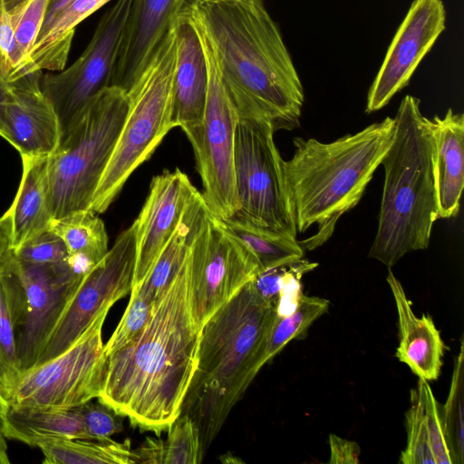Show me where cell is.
I'll return each instance as SVG.
<instances>
[{"label":"cell","instance_id":"35","mask_svg":"<svg viewBox=\"0 0 464 464\" xmlns=\"http://www.w3.org/2000/svg\"><path fill=\"white\" fill-rule=\"evenodd\" d=\"M11 256L18 262L34 265L63 263L69 257L63 239L49 228L11 250Z\"/></svg>","mask_w":464,"mask_h":464},{"label":"cell","instance_id":"8","mask_svg":"<svg viewBox=\"0 0 464 464\" xmlns=\"http://www.w3.org/2000/svg\"><path fill=\"white\" fill-rule=\"evenodd\" d=\"M273 124L264 118L238 117L234 139L237 214L252 223L297 236L282 159Z\"/></svg>","mask_w":464,"mask_h":464},{"label":"cell","instance_id":"41","mask_svg":"<svg viewBox=\"0 0 464 464\" xmlns=\"http://www.w3.org/2000/svg\"><path fill=\"white\" fill-rule=\"evenodd\" d=\"M12 219L9 209L0 218V266L11 253Z\"/></svg>","mask_w":464,"mask_h":464},{"label":"cell","instance_id":"2","mask_svg":"<svg viewBox=\"0 0 464 464\" xmlns=\"http://www.w3.org/2000/svg\"><path fill=\"white\" fill-rule=\"evenodd\" d=\"M179 13L209 47L238 117L266 119L276 130L299 124L304 87L264 0H188Z\"/></svg>","mask_w":464,"mask_h":464},{"label":"cell","instance_id":"21","mask_svg":"<svg viewBox=\"0 0 464 464\" xmlns=\"http://www.w3.org/2000/svg\"><path fill=\"white\" fill-rule=\"evenodd\" d=\"M439 218L459 214L464 187V114L448 109L429 119Z\"/></svg>","mask_w":464,"mask_h":464},{"label":"cell","instance_id":"22","mask_svg":"<svg viewBox=\"0 0 464 464\" xmlns=\"http://www.w3.org/2000/svg\"><path fill=\"white\" fill-rule=\"evenodd\" d=\"M23 174L9 208L12 219L11 250L49 228L53 219L48 158L21 157Z\"/></svg>","mask_w":464,"mask_h":464},{"label":"cell","instance_id":"1","mask_svg":"<svg viewBox=\"0 0 464 464\" xmlns=\"http://www.w3.org/2000/svg\"><path fill=\"white\" fill-rule=\"evenodd\" d=\"M201 328L190 301L188 256L140 334L106 357L99 401L142 430H168L197 369Z\"/></svg>","mask_w":464,"mask_h":464},{"label":"cell","instance_id":"45","mask_svg":"<svg viewBox=\"0 0 464 464\" xmlns=\"http://www.w3.org/2000/svg\"><path fill=\"white\" fill-rule=\"evenodd\" d=\"M10 459L7 453V445L5 443V436L0 431V464H8Z\"/></svg>","mask_w":464,"mask_h":464},{"label":"cell","instance_id":"17","mask_svg":"<svg viewBox=\"0 0 464 464\" xmlns=\"http://www.w3.org/2000/svg\"><path fill=\"white\" fill-rule=\"evenodd\" d=\"M42 74L34 71L11 82L2 137L21 157L49 158L61 139L58 117L41 88Z\"/></svg>","mask_w":464,"mask_h":464},{"label":"cell","instance_id":"3","mask_svg":"<svg viewBox=\"0 0 464 464\" xmlns=\"http://www.w3.org/2000/svg\"><path fill=\"white\" fill-rule=\"evenodd\" d=\"M276 315V305L250 281L202 325L197 369L181 409L198 427L202 451L265 365Z\"/></svg>","mask_w":464,"mask_h":464},{"label":"cell","instance_id":"38","mask_svg":"<svg viewBox=\"0 0 464 464\" xmlns=\"http://www.w3.org/2000/svg\"><path fill=\"white\" fill-rule=\"evenodd\" d=\"M27 72L17 54L10 13L0 11V80L13 82Z\"/></svg>","mask_w":464,"mask_h":464},{"label":"cell","instance_id":"33","mask_svg":"<svg viewBox=\"0 0 464 464\" xmlns=\"http://www.w3.org/2000/svg\"><path fill=\"white\" fill-rule=\"evenodd\" d=\"M405 416L407 446L401 452L399 462L401 464H435L423 404L417 389L411 392V407Z\"/></svg>","mask_w":464,"mask_h":464},{"label":"cell","instance_id":"39","mask_svg":"<svg viewBox=\"0 0 464 464\" xmlns=\"http://www.w3.org/2000/svg\"><path fill=\"white\" fill-rule=\"evenodd\" d=\"M331 464H357L361 450L359 445L351 440L340 438L335 434L329 436Z\"/></svg>","mask_w":464,"mask_h":464},{"label":"cell","instance_id":"18","mask_svg":"<svg viewBox=\"0 0 464 464\" xmlns=\"http://www.w3.org/2000/svg\"><path fill=\"white\" fill-rule=\"evenodd\" d=\"M188 0H133L112 72L111 86L128 92Z\"/></svg>","mask_w":464,"mask_h":464},{"label":"cell","instance_id":"20","mask_svg":"<svg viewBox=\"0 0 464 464\" xmlns=\"http://www.w3.org/2000/svg\"><path fill=\"white\" fill-rule=\"evenodd\" d=\"M398 314L400 343L396 357L419 378L429 381L440 376L445 344L430 315L418 317L406 293L392 271L386 277Z\"/></svg>","mask_w":464,"mask_h":464},{"label":"cell","instance_id":"46","mask_svg":"<svg viewBox=\"0 0 464 464\" xmlns=\"http://www.w3.org/2000/svg\"><path fill=\"white\" fill-rule=\"evenodd\" d=\"M8 405L0 396V431L2 432V427L5 421V413L7 411Z\"/></svg>","mask_w":464,"mask_h":464},{"label":"cell","instance_id":"30","mask_svg":"<svg viewBox=\"0 0 464 464\" xmlns=\"http://www.w3.org/2000/svg\"><path fill=\"white\" fill-rule=\"evenodd\" d=\"M446 439L452 464L464 462V345L460 340L455 357L450 388L446 402L441 404Z\"/></svg>","mask_w":464,"mask_h":464},{"label":"cell","instance_id":"15","mask_svg":"<svg viewBox=\"0 0 464 464\" xmlns=\"http://www.w3.org/2000/svg\"><path fill=\"white\" fill-rule=\"evenodd\" d=\"M446 27L442 0H413L398 27L367 95L366 112L381 110L406 87Z\"/></svg>","mask_w":464,"mask_h":464},{"label":"cell","instance_id":"42","mask_svg":"<svg viewBox=\"0 0 464 464\" xmlns=\"http://www.w3.org/2000/svg\"><path fill=\"white\" fill-rule=\"evenodd\" d=\"M72 0H49L47 10L45 13L44 20L42 25L41 32H44L54 17L63 11Z\"/></svg>","mask_w":464,"mask_h":464},{"label":"cell","instance_id":"5","mask_svg":"<svg viewBox=\"0 0 464 464\" xmlns=\"http://www.w3.org/2000/svg\"><path fill=\"white\" fill-rule=\"evenodd\" d=\"M420 105L412 95L401 100L394 137L381 162L384 183L369 256L389 268L407 253L426 249L439 219L432 133Z\"/></svg>","mask_w":464,"mask_h":464},{"label":"cell","instance_id":"16","mask_svg":"<svg viewBox=\"0 0 464 464\" xmlns=\"http://www.w3.org/2000/svg\"><path fill=\"white\" fill-rule=\"evenodd\" d=\"M198 192L179 168L166 169L152 178L147 198L133 222L136 240L133 286L150 270Z\"/></svg>","mask_w":464,"mask_h":464},{"label":"cell","instance_id":"36","mask_svg":"<svg viewBox=\"0 0 464 464\" xmlns=\"http://www.w3.org/2000/svg\"><path fill=\"white\" fill-rule=\"evenodd\" d=\"M417 390L423 404L435 464H452L441 415V404L436 400L426 380L419 378Z\"/></svg>","mask_w":464,"mask_h":464},{"label":"cell","instance_id":"40","mask_svg":"<svg viewBox=\"0 0 464 464\" xmlns=\"http://www.w3.org/2000/svg\"><path fill=\"white\" fill-rule=\"evenodd\" d=\"M137 463L163 464V440L147 438L140 449L134 451Z\"/></svg>","mask_w":464,"mask_h":464},{"label":"cell","instance_id":"32","mask_svg":"<svg viewBox=\"0 0 464 464\" xmlns=\"http://www.w3.org/2000/svg\"><path fill=\"white\" fill-rule=\"evenodd\" d=\"M163 441V464H196L201 461L199 432L194 420L186 413L169 426Z\"/></svg>","mask_w":464,"mask_h":464},{"label":"cell","instance_id":"14","mask_svg":"<svg viewBox=\"0 0 464 464\" xmlns=\"http://www.w3.org/2000/svg\"><path fill=\"white\" fill-rule=\"evenodd\" d=\"M13 268L23 290L16 330V354L21 373L35 365L50 334L84 275L67 260L34 265L14 260Z\"/></svg>","mask_w":464,"mask_h":464},{"label":"cell","instance_id":"7","mask_svg":"<svg viewBox=\"0 0 464 464\" xmlns=\"http://www.w3.org/2000/svg\"><path fill=\"white\" fill-rule=\"evenodd\" d=\"M129 107L127 92L102 90L62 133L48 158L53 219L89 209Z\"/></svg>","mask_w":464,"mask_h":464},{"label":"cell","instance_id":"25","mask_svg":"<svg viewBox=\"0 0 464 464\" xmlns=\"http://www.w3.org/2000/svg\"><path fill=\"white\" fill-rule=\"evenodd\" d=\"M110 0H72L42 32L30 53L33 71L65 68L76 26Z\"/></svg>","mask_w":464,"mask_h":464},{"label":"cell","instance_id":"6","mask_svg":"<svg viewBox=\"0 0 464 464\" xmlns=\"http://www.w3.org/2000/svg\"><path fill=\"white\" fill-rule=\"evenodd\" d=\"M176 40L174 23L127 92L129 107L124 122L89 208L97 214L109 208L130 176L175 128Z\"/></svg>","mask_w":464,"mask_h":464},{"label":"cell","instance_id":"24","mask_svg":"<svg viewBox=\"0 0 464 464\" xmlns=\"http://www.w3.org/2000/svg\"><path fill=\"white\" fill-rule=\"evenodd\" d=\"M22 303V285L9 256L0 266V396L6 404L22 374L16 354Z\"/></svg>","mask_w":464,"mask_h":464},{"label":"cell","instance_id":"34","mask_svg":"<svg viewBox=\"0 0 464 464\" xmlns=\"http://www.w3.org/2000/svg\"><path fill=\"white\" fill-rule=\"evenodd\" d=\"M152 307L153 304L137 288L132 287L125 313L104 345L106 357L126 346L140 334L150 317Z\"/></svg>","mask_w":464,"mask_h":464},{"label":"cell","instance_id":"43","mask_svg":"<svg viewBox=\"0 0 464 464\" xmlns=\"http://www.w3.org/2000/svg\"><path fill=\"white\" fill-rule=\"evenodd\" d=\"M11 82L0 80V136L4 133L5 114L11 96Z\"/></svg>","mask_w":464,"mask_h":464},{"label":"cell","instance_id":"10","mask_svg":"<svg viewBox=\"0 0 464 464\" xmlns=\"http://www.w3.org/2000/svg\"><path fill=\"white\" fill-rule=\"evenodd\" d=\"M197 32L207 62L208 85L201 127L188 141L202 181L201 196L210 214L225 220L239 211L234 176V139L238 115L209 47Z\"/></svg>","mask_w":464,"mask_h":464},{"label":"cell","instance_id":"28","mask_svg":"<svg viewBox=\"0 0 464 464\" xmlns=\"http://www.w3.org/2000/svg\"><path fill=\"white\" fill-rule=\"evenodd\" d=\"M44 464H133L137 463L130 440L87 442L82 440L48 439L36 442Z\"/></svg>","mask_w":464,"mask_h":464},{"label":"cell","instance_id":"26","mask_svg":"<svg viewBox=\"0 0 464 464\" xmlns=\"http://www.w3.org/2000/svg\"><path fill=\"white\" fill-rule=\"evenodd\" d=\"M49 229L63 239L69 259L85 270L100 262L109 251L105 225L90 209L53 219Z\"/></svg>","mask_w":464,"mask_h":464},{"label":"cell","instance_id":"11","mask_svg":"<svg viewBox=\"0 0 464 464\" xmlns=\"http://www.w3.org/2000/svg\"><path fill=\"white\" fill-rule=\"evenodd\" d=\"M132 4L133 0H117L102 16L89 44L72 65L42 74L41 88L58 117L61 135L102 90L111 86Z\"/></svg>","mask_w":464,"mask_h":464},{"label":"cell","instance_id":"27","mask_svg":"<svg viewBox=\"0 0 464 464\" xmlns=\"http://www.w3.org/2000/svg\"><path fill=\"white\" fill-rule=\"evenodd\" d=\"M222 221L255 256L262 271L304 256L296 237L259 227L239 214Z\"/></svg>","mask_w":464,"mask_h":464},{"label":"cell","instance_id":"31","mask_svg":"<svg viewBox=\"0 0 464 464\" xmlns=\"http://www.w3.org/2000/svg\"><path fill=\"white\" fill-rule=\"evenodd\" d=\"M49 0H25L10 13L14 39L23 67L31 70L29 57L39 36Z\"/></svg>","mask_w":464,"mask_h":464},{"label":"cell","instance_id":"29","mask_svg":"<svg viewBox=\"0 0 464 464\" xmlns=\"http://www.w3.org/2000/svg\"><path fill=\"white\" fill-rule=\"evenodd\" d=\"M327 299L302 295L296 309L286 316L276 315L267 335L263 362L273 359L290 341L303 335L329 308Z\"/></svg>","mask_w":464,"mask_h":464},{"label":"cell","instance_id":"4","mask_svg":"<svg viewBox=\"0 0 464 464\" xmlns=\"http://www.w3.org/2000/svg\"><path fill=\"white\" fill-rule=\"evenodd\" d=\"M394 133L395 120L386 117L331 142L294 138L295 151L284 160V171L296 230L317 228L300 242L304 249L326 242L339 218L359 203Z\"/></svg>","mask_w":464,"mask_h":464},{"label":"cell","instance_id":"19","mask_svg":"<svg viewBox=\"0 0 464 464\" xmlns=\"http://www.w3.org/2000/svg\"><path fill=\"white\" fill-rule=\"evenodd\" d=\"M176 63L172 120L188 140L199 130L207 101L208 73L203 47L192 22L181 13L176 21Z\"/></svg>","mask_w":464,"mask_h":464},{"label":"cell","instance_id":"12","mask_svg":"<svg viewBox=\"0 0 464 464\" xmlns=\"http://www.w3.org/2000/svg\"><path fill=\"white\" fill-rule=\"evenodd\" d=\"M193 313L202 326L262 269L249 250L210 213L188 254Z\"/></svg>","mask_w":464,"mask_h":464},{"label":"cell","instance_id":"44","mask_svg":"<svg viewBox=\"0 0 464 464\" xmlns=\"http://www.w3.org/2000/svg\"><path fill=\"white\" fill-rule=\"evenodd\" d=\"M25 0H0V11L12 12Z\"/></svg>","mask_w":464,"mask_h":464},{"label":"cell","instance_id":"23","mask_svg":"<svg viewBox=\"0 0 464 464\" xmlns=\"http://www.w3.org/2000/svg\"><path fill=\"white\" fill-rule=\"evenodd\" d=\"M2 433L30 446L48 439L89 440L81 405L66 409L8 405Z\"/></svg>","mask_w":464,"mask_h":464},{"label":"cell","instance_id":"37","mask_svg":"<svg viewBox=\"0 0 464 464\" xmlns=\"http://www.w3.org/2000/svg\"><path fill=\"white\" fill-rule=\"evenodd\" d=\"M81 410L89 440L109 441L113 434L122 430L121 420L103 403L90 401L81 405Z\"/></svg>","mask_w":464,"mask_h":464},{"label":"cell","instance_id":"9","mask_svg":"<svg viewBox=\"0 0 464 464\" xmlns=\"http://www.w3.org/2000/svg\"><path fill=\"white\" fill-rule=\"evenodd\" d=\"M108 312L63 353L23 372L7 405L66 409L98 398L106 369L102 329Z\"/></svg>","mask_w":464,"mask_h":464},{"label":"cell","instance_id":"13","mask_svg":"<svg viewBox=\"0 0 464 464\" xmlns=\"http://www.w3.org/2000/svg\"><path fill=\"white\" fill-rule=\"evenodd\" d=\"M135 262L136 240L132 223L117 237L105 256L86 272L35 365L67 350L100 314L130 293Z\"/></svg>","mask_w":464,"mask_h":464}]
</instances>
